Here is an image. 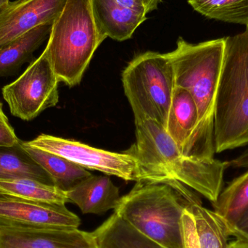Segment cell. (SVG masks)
Instances as JSON below:
<instances>
[{
    "label": "cell",
    "instance_id": "obj_1",
    "mask_svg": "<svg viewBox=\"0 0 248 248\" xmlns=\"http://www.w3.org/2000/svg\"><path fill=\"white\" fill-rule=\"evenodd\" d=\"M136 142L128 150L138 162L140 181L179 182L214 203L223 189L226 161L185 155L166 128L152 120L135 121Z\"/></svg>",
    "mask_w": 248,
    "mask_h": 248
},
{
    "label": "cell",
    "instance_id": "obj_2",
    "mask_svg": "<svg viewBox=\"0 0 248 248\" xmlns=\"http://www.w3.org/2000/svg\"><path fill=\"white\" fill-rule=\"evenodd\" d=\"M225 44V37L198 44L179 38L176 49L169 53L176 87L190 93L198 108V124L185 153L192 158H215L214 115Z\"/></svg>",
    "mask_w": 248,
    "mask_h": 248
},
{
    "label": "cell",
    "instance_id": "obj_3",
    "mask_svg": "<svg viewBox=\"0 0 248 248\" xmlns=\"http://www.w3.org/2000/svg\"><path fill=\"white\" fill-rule=\"evenodd\" d=\"M115 208L137 231L165 248H185L182 216L186 205L201 202L175 182L138 181Z\"/></svg>",
    "mask_w": 248,
    "mask_h": 248
},
{
    "label": "cell",
    "instance_id": "obj_4",
    "mask_svg": "<svg viewBox=\"0 0 248 248\" xmlns=\"http://www.w3.org/2000/svg\"><path fill=\"white\" fill-rule=\"evenodd\" d=\"M225 41L214 115L216 153L248 145V29Z\"/></svg>",
    "mask_w": 248,
    "mask_h": 248
},
{
    "label": "cell",
    "instance_id": "obj_5",
    "mask_svg": "<svg viewBox=\"0 0 248 248\" xmlns=\"http://www.w3.org/2000/svg\"><path fill=\"white\" fill-rule=\"evenodd\" d=\"M106 38L94 22L91 0H67L51 28L45 49L60 82H81L97 47Z\"/></svg>",
    "mask_w": 248,
    "mask_h": 248
},
{
    "label": "cell",
    "instance_id": "obj_6",
    "mask_svg": "<svg viewBox=\"0 0 248 248\" xmlns=\"http://www.w3.org/2000/svg\"><path fill=\"white\" fill-rule=\"evenodd\" d=\"M122 82L134 121H154L166 128L176 88L169 53L140 54L124 69Z\"/></svg>",
    "mask_w": 248,
    "mask_h": 248
},
{
    "label": "cell",
    "instance_id": "obj_7",
    "mask_svg": "<svg viewBox=\"0 0 248 248\" xmlns=\"http://www.w3.org/2000/svg\"><path fill=\"white\" fill-rule=\"evenodd\" d=\"M60 81L45 50L16 81L1 90L12 115L31 121L59 101Z\"/></svg>",
    "mask_w": 248,
    "mask_h": 248
},
{
    "label": "cell",
    "instance_id": "obj_8",
    "mask_svg": "<svg viewBox=\"0 0 248 248\" xmlns=\"http://www.w3.org/2000/svg\"><path fill=\"white\" fill-rule=\"evenodd\" d=\"M24 143L30 147L65 157L86 169L97 170L125 181L140 180L138 162L128 152L113 153L74 140L44 134Z\"/></svg>",
    "mask_w": 248,
    "mask_h": 248
},
{
    "label": "cell",
    "instance_id": "obj_9",
    "mask_svg": "<svg viewBox=\"0 0 248 248\" xmlns=\"http://www.w3.org/2000/svg\"><path fill=\"white\" fill-rule=\"evenodd\" d=\"M79 217L65 205L33 202L0 195V227L77 229Z\"/></svg>",
    "mask_w": 248,
    "mask_h": 248
},
{
    "label": "cell",
    "instance_id": "obj_10",
    "mask_svg": "<svg viewBox=\"0 0 248 248\" xmlns=\"http://www.w3.org/2000/svg\"><path fill=\"white\" fill-rule=\"evenodd\" d=\"M67 0H16L0 10V46L39 26H52Z\"/></svg>",
    "mask_w": 248,
    "mask_h": 248
},
{
    "label": "cell",
    "instance_id": "obj_11",
    "mask_svg": "<svg viewBox=\"0 0 248 248\" xmlns=\"http://www.w3.org/2000/svg\"><path fill=\"white\" fill-rule=\"evenodd\" d=\"M0 248H98L93 233L77 229L0 227Z\"/></svg>",
    "mask_w": 248,
    "mask_h": 248
},
{
    "label": "cell",
    "instance_id": "obj_12",
    "mask_svg": "<svg viewBox=\"0 0 248 248\" xmlns=\"http://www.w3.org/2000/svg\"><path fill=\"white\" fill-rule=\"evenodd\" d=\"M185 248H228L230 227L214 211L201 202L186 205L182 216Z\"/></svg>",
    "mask_w": 248,
    "mask_h": 248
},
{
    "label": "cell",
    "instance_id": "obj_13",
    "mask_svg": "<svg viewBox=\"0 0 248 248\" xmlns=\"http://www.w3.org/2000/svg\"><path fill=\"white\" fill-rule=\"evenodd\" d=\"M65 193L68 202L76 204L84 214H103L115 210L122 198L119 187L108 175H91Z\"/></svg>",
    "mask_w": 248,
    "mask_h": 248
},
{
    "label": "cell",
    "instance_id": "obj_14",
    "mask_svg": "<svg viewBox=\"0 0 248 248\" xmlns=\"http://www.w3.org/2000/svg\"><path fill=\"white\" fill-rule=\"evenodd\" d=\"M92 12L99 31L119 42L132 36L147 16L125 8L115 0H91Z\"/></svg>",
    "mask_w": 248,
    "mask_h": 248
},
{
    "label": "cell",
    "instance_id": "obj_15",
    "mask_svg": "<svg viewBox=\"0 0 248 248\" xmlns=\"http://www.w3.org/2000/svg\"><path fill=\"white\" fill-rule=\"evenodd\" d=\"M198 122V108L193 97L187 90L176 86L166 130L184 155Z\"/></svg>",
    "mask_w": 248,
    "mask_h": 248
},
{
    "label": "cell",
    "instance_id": "obj_16",
    "mask_svg": "<svg viewBox=\"0 0 248 248\" xmlns=\"http://www.w3.org/2000/svg\"><path fill=\"white\" fill-rule=\"evenodd\" d=\"M26 153L48 173L54 185L66 192L92 174L87 169L58 155L26 145L21 141Z\"/></svg>",
    "mask_w": 248,
    "mask_h": 248
},
{
    "label": "cell",
    "instance_id": "obj_17",
    "mask_svg": "<svg viewBox=\"0 0 248 248\" xmlns=\"http://www.w3.org/2000/svg\"><path fill=\"white\" fill-rule=\"evenodd\" d=\"M93 233L98 248H165L137 231L115 213Z\"/></svg>",
    "mask_w": 248,
    "mask_h": 248
},
{
    "label": "cell",
    "instance_id": "obj_18",
    "mask_svg": "<svg viewBox=\"0 0 248 248\" xmlns=\"http://www.w3.org/2000/svg\"><path fill=\"white\" fill-rule=\"evenodd\" d=\"M22 178L54 185L48 173L26 153L20 140L14 146H0V180Z\"/></svg>",
    "mask_w": 248,
    "mask_h": 248
},
{
    "label": "cell",
    "instance_id": "obj_19",
    "mask_svg": "<svg viewBox=\"0 0 248 248\" xmlns=\"http://www.w3.org/2000/svg\"><path fill=\"white\" fill-rule=\"evenodd\" d=\"M52 26H42L0 46V77L8 75L28 62L49 36Z\"/></svg>",
    "mask_w": 248,
    "mask_h": 248
},
{
    "label": "cell",
    "instance_id": "obj_20",
    "mask_svg": "<svg viewBox=\"0 0 248 248\" xmlns=\"http://www.w3.org/2000/svg\"><path fill=\"white\" fill-rule=\"evenodd\" d=\"M0 195L43 203L65 205L66 193L54 185L31 179L0 180Z\"/></svg>",
    "mask_w": 248,
    "mask_h": 248
},
{
    "label": "cell",
    "instance_id": "obj_21",
    "mask_svg": "<svg viewBox=\"0 0 248 248\" xmlns=\"http://www.w3.org/2000/svg\"><path fill=\"white\" fill-rule=\"evenodd\" d=\"M214 211L228 224L231 232L248 209V169L222 189Z\"/></svg>",
    "mask_w": 248,
    "mask_h": 248
},
{
    "label": "cell",
    "instance_id": "obj_22",
    "mask_svg": "<svg viewBox=\"0 0 248 248\" xmlns=\"http://www.w3.org/2000/svg\"><path fill=\"white\" fill-rule=\"evenodd\" d=\"M188 3L208 18L248 27V0H188Z\"/></svg>",
    "mask_w": 248,
    "mask_h": 248
},
{
    "label": "cell",
    "instance_id": "obj_23",
    "mask_svg": "<svg viewBox=\"0 0 248 248\" xmlns=\"http://www.w3.org/2000/svg\"><path fill=\"white\" fill-rule=\"evenodd\" d=\"M20 140L3 112L2 104L0 103V146H14Z\"/></svg>",
    "mask_w": 248,
    "mask_h": 248
},
{
    "label": "cell",
    "instance_id": "obj_24",
    "mask_svg": "<svg viewBox=\"0 0 248 248\" xmlns=\"http://www.w3.org/2000/svg\"><path fill=\"white\" fill-rule=\"evenodd\" d=\"M118 4L133 11L147 16L156 10L160 0H115Z\"/></svg>",
    "mask_w": 248,
    "mask_h": 248
},
{
    "label": "cell",
    "instance_id": "obj_25",
    "mask_svg": "<svg viewBox=\"0 0 248 248\" xmlns=\"http://www.w3.org/2000/svg\"><path fill=\"white\" fill-rule=\"evenodd\" d=\"M231 235L235 237V240L248 244V209L232 229Z\"/></svg>",
    "mask_w": 248,
    "mask_h": 248
},
{
    "label": "cell",
    "instance_id": "obj_26",
    "mask_svg": "<svg viewBox=\"0 0 248 248\" xmlns=\"http://www.w3.org/2000/svg\"><path fill=\"white\" fill-rule=\"evenodd\" d=\"M227 168L248 169V148L235 158L226 161Z\"/></svg>",
    "mask_w": 248,
    "mask_h": 248
},
{
    "label": "cell",
    "instance_id": "obj_27",
    "mask_svg": "<svg viewBox=\"0 0 248 248\" xmlns=\"http://www.w3.org/2000/svg\"><path fill=\"white\" fill-rule=\"evenodd\" d=\"M228 248H248V245L235 240L229 244Z\"/></svg>",
    "mask_w": 248,
    "mask_h": 248
},
{
    "label": "cell",
    "instance_id": "obj_28",
    "mask_svg": "<svg viewBox=\"0 0 248 248\" xmlns=\"http://www.w3.org/2000/svg\"><path fill=\"white\" fill-rule=\"evenodd\" d=\"M10 1V0H0V10H1L4 6H5L7 3Z\"/></svg>",
    "mask_w": 248,
    "mask_h": 248
}]
</instances>
